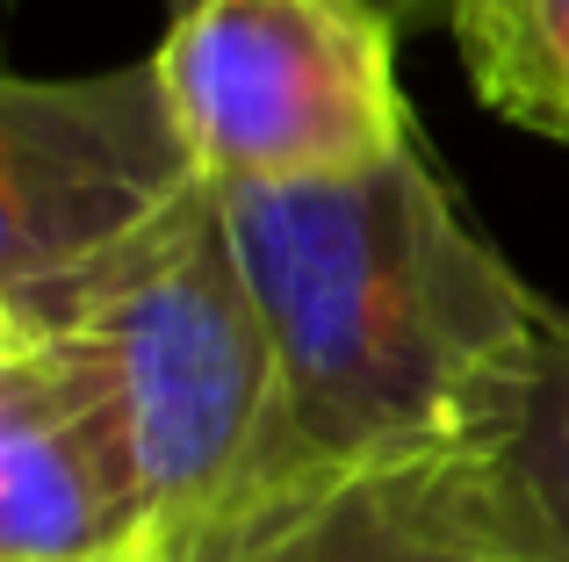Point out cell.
<instances>
[{"label":"cell","instance_id":"ba28073f","mask_svg":"<svg viewBox=\"0 0 569 562\" xmlns=\"http://www.w3.org/2000/svg\"><path fill=\"white\" fill-rule=\"evenodd\" d=\"M498 462V483L512 498V512L527 520L533 549L548 562H569V310H548L541 332V361H533V382L519 397L512 433L490 448Z\"/></svg>","mask_w":569,"mask_h":562},{"label":"cell","instance_id":"6da1fadb","mask_svg":"<svg viewBox=\"0 0 569 562\" xmlns=\"http://www.w3.org/2000/svg\"><path fill=\"white\" fill-rule=\"evenodd\" d=\"M217 195L281 375L260 498L310 476L483 454L512 433L556 303L461 217L418 138L361 181Z\"/></svg>","mask_w":569,"mask_h":562},{"label":"cell","instance_id":"7a4b0ae2","mask_svg":"<svg viewBox=\"0 0 569 562\" xmlns=\"http://www.w3.org/2000/svg\"><path fill=\"white\" fill-rule=\"evenodd\" d=\"M72 332L109 361L159 520V562H194L274 469V332L223 195L152 245Z\"/></svg>","mask_w":569,"mask_h":562},{"label":"cell","instance_id":"52a82bcc","mask_svg":"<svg viewBox=\"0 0 569 562\" xmlns=\"http://www.w3.org/2000/svg\"><path fill=\"white\" fill-rule=\"evenodd\" d=\"M447 29L490 116L569 144V0H447Z\"/></svg>","mask_w":569,"mask_h":562},{"label":"cell","instance_id":"8992f818","mask_svg":"<svg viewBox=\"0 0 569 562\" xmlns=\"http://www.w3.org/2000/svg\"><path fill=\"white\" fill-rule=\"evenodd\" d=\"M194 562H548L483 454L310 476L246 505Z\"/></svg>","mask_w":569,"mask_h":562},{"label":"cell","instance_id":"9c48e42d","mask_svg":"<svg viewBox=\"0 0 569 562\" xmlns=\"http://www.w3.org/2000/svg\"><path fill=\"white\" fill-rule=\"evenodd\" d=\"M382 14H397V22H426V14H447V0H376Z\"/></svg>","mask_w":569,"mask_h":562},{"label":"cell","instance_id":"5b68a950","mask_svg":"<svg viewBox=\"0 0 569 562\" xmlns=\"http://www.w3.org/2000/svg\"><path fill=\"white\" fill-rule=\"evenodd\" d=\"M0 562H159L123 397L80 332L0 347Z\"/></svg>","mask_w":569,"mask_h":562},{"label":"cell","instance_id":"277c9868","mask_svg":"<svg viewBox=\"0 0 569 562\" xmlns=\"http://www.w3.org/2000/svg\"><path fill=\"white\" fill-rule=\"evenodd\" d=\"M376 0H173L152 66L217 188L361 181L418 138Z\"/></svg>","mask_w":569,"mask_h":562},{"label":"cell","instance_id":"3957f363","mask_svg":"<svg viewBox=\"0 0 569 562\" xmlns=\"http://www.w3.org/2000/svg\"><path fill=\"white\" fill-rule=\"evenodd\" d=\"M217 181L152 58L0 87V347L58 339Z\"/></svg>","mask_w":569,"mask_h":562}]
</instances>
